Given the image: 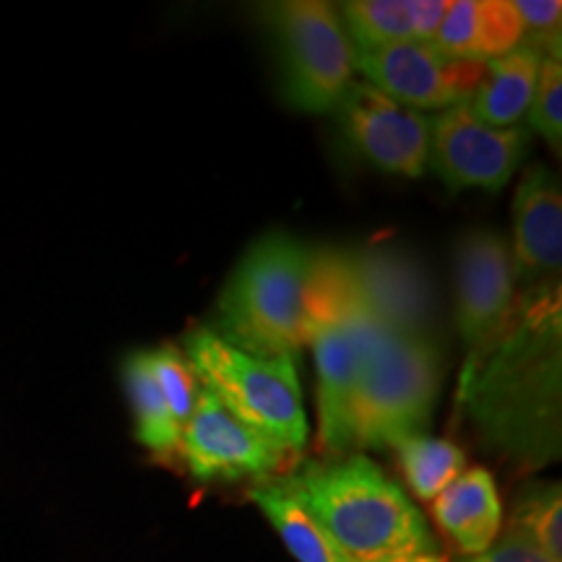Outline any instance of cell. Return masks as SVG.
I'll return each mask as SVG.
<instances>
[{"label":"cell","mask_w":562,"mask_h":562,"mask_svg":"<svg viewBox=\"0 0 562 562\" xmlns=\"http://www.w3.org/2000/svg\"><path fill=\"white\" fill-rule=\"evenodd\" d=\"M385 562H446V560H442L440 554H412V558H396Z\"/></svg>","instance_id":"83f0119b"},{"label":"cell","mask_w":562,"mask_h":562,"mask_svg":"<svg viewBox=\"0 0 562 562\" xmlns=\"http://www.w3.org/2000/svg\"><path fill=\"white\" fill-rule=\"evenodd\" d=\"M355 70L370 87L412 110H451L467 104L487 76V63L446 58L432 45L402 42L357 53Z\"/></svg>","instance_id":"9c48e42d"},{"label":"cell","mask_w":562,"mask_h":562,"mask_svg":"<svg viewBox=\"0 0 562 562\" xmlns=\"http://www.w3.org/2000/svg\"><path fill=\"white\" fill-rule=\"evenodd\" d=\"M393 451L398 456L409 490L425 503H432L456 476L467 472V456L451 440L414 435Z\"/></svg>","instance_id":"44dd1931"},{"label":"cell","mask_w":562,"mask_h":562,"mask_svg":"<svg viewBox=\"0 0 562 562\" xmlns=\"http://www.w3.org/2000/svg\"><path fill=\"white\" fill-rule=\"evenodd\" d=\"M261 16L277 42L286 104L307 115L336 112L357 74L339 9L323 0H281L261 5Z\"/></svg>","instance_id":"8992f818"},{"label":"cell","mask_w":562,"mask_h":562,"mask_svg":"<svg viewBox=\"0 0 562 562\" xmlns=\"http://www.w3.org/2000/svg\"><path fill=\"white\" fill-rule=\"evenodd\" d=\"M456 326L469 351L487 344L516 305V263L501 232H463L453 252Z\"/></svg>","instance_id":"8fae6325"},{"label":"cell","mask_w":562,"mask_h":562,"mask_svg":"<svg viewBox=\"0 0 562 562\" xmlns=\"http://www.w3.org/2000/svg\"><path fill=\"white\" fill-rule=\"evenodd\" d=\"M339 16L355 55L414 42L412 0H349Z\"/></svg>","instance_id":"ffe728a7"},{"label":"cell","mask_w":562,"mask_h":562,"mask_svg":"<svg viewBox=\"0 0 562 562\" xmlns=\"http://www.w3.org/2000/svg\"><path fill=\"white\" fill-rule=\"evenodd\" d=\"M349 263L357 297L378 326L393 334L427 336L435 300L430 279L414 258L393 248H362L349 252Z\"/></svg>","instance_id":"4fadbf2b"},{"label":"cell","mask_w":562,"mask_h":562,"mask_svg":"<svg viewBox=\"0 0 562 562\" xmlns=\"http://www.w3.org/2000/svg\"><path fill=\"white\" fill-rule=\"evenodd\" d=\"M516 5L524 24V42L537 47L544 58H560L562 3L560 0H521Z\"/></svg>","instance_id":"d4e9b609"},{"label":"cell","mask_w":562,"mask_h":562,"mask_svg":"<svg viewBox=\"0 0 562 562\" xmlns=\"http://www.w3.org/2000/svg\"><path fill=\"white\" fill-rule=\"evenodd\" d=\"M529 151V131L490 128L467 108L442 110L430 117V157L427 167L451 191L482 188L501 191L508 186Z\"/></svg>","instance_id":"ba28073f"},{"label":"cell","mask_w":562,"mask_h":562,"mask_svg":"<svg viewBox=\"0 0 562 562\" xmlns=\"http://www.w3.org/2000/svg\"><path fill=\"white\" fill-rule=\"evenodd\" d=\"M149 364L161 389V396L167 402V409H170L175 425L182 432V427L188 425L195 409V402H199V378H195L188 357L175 344H161L157 349H149Z\"/></svg>","instance_id":"603a6c76"},{"label":"cell","mask_w":562,"mask_h":562,"mask_svg":"<svg viewBox=\"0 0 562 562\" xmlns=\"http://www.w3.org/2000/svg\"><path fill=\"white\" fill-rule=\"evenodd\" d=\"M459 562H554L550 554H547L542 547L533 544L529 537H524L521 531L508 529L501 531V537L492 542L490 550L482 554H474V558H461Z\"/></svg>","instance_id":"484cf974"},{"label":"cell","mask_w":562,"mask_h":562,"mask_svg":"<svg viewBox=\"0 0 562 562\" xmlns=\"http://www.w3.org/2000/svg\"><path fill=\"white\" fill-rule=\"evenodd\" d=\"M435 524L463 558L490 550L503 531V503L487 469H467L430 503Z\"/></svg>","instance_id":"2e32d148"},{"label":"cell","mask_w":562,"mask_h":562,"mask_svg":"<svg viewBox=\"0 0 562 562\" xmlns=\"http://www.w3.org/2000/svg\"><path fill=\"white\" fill-rule=\"evenodd\" d=\"M560 375V284L529 286L501 331L469 351L456 402L487 451L544 469L562 453Z\"/></svg>","instance_id":"6da1fadb"},{"label":"cell","mask_w":562,"mask_h":562,"mask_svg":"<svg viewBox=\"0 0 562 562\" xmlns=\"http://www.w3.org/2000/svg\"><path fill=\"white\" fill-rule=\"evenodd\" d=\"M451 0H412L414 9V42L430 45L438 34L442 19H446Z\"/></svg>","instance_id":"4316f807"},{"label":"cell","mask_w":562,"mask_h":562,"mask_svg":"<svg viewBox=\"0 0 562 562\" xmlns=\"http://www.w3.org/2000/svg\"><path fill=\"white\" fill-rule=\"evenodd\" d=\"M529 128L542 136L550 149H562V63L560 58H542L537 76V89L529 104Z\"/></svg>","instance_id":"cb8c5ba5"},{"label":"cell","mask_w":562,"mask_h":562,"mask_svg":"<svg viewBox=\"0 0 562 562\" xmlns=\"http://www.w3.org/2000/svg\"><path fill=\"white\" fill-rule=\"evenodd\" d=\"M383 331L360 300L305 326V344L313 349L318 375V440L328 459L355 451L357 385L364 357Z\"/></svg>","instance_id":"52a82bcc"},{"label":"cell","mask_w":562,"mask_h":562,"mask_svg":"<svg viewBox=\"0 0 562 562\" xmlns=\"http://www.w3.org/2000/svg\"><path fill=\"white\" fill-rule=\"evenodd\" d=\"M248 495L297 562H351L279 476L258 480Z\"/></svg>","instance_id":"ac0fdd59"},{"label":"cell","mask_w":562,"mask_h":562,"mask_svg":"<svg viewBox=\"0 0 562 562\" xmlns=\"http://www.w3.org/2000/svg\"><path fill=\"white\" fill-rule=\"evenodd\" d=\"M311 248L290 232L258 237L216 297L209 326L232 347L258 357H284L305 347V281Z\"/></svg>","instance_id":"3957f363"},{"label":"cell","mask_w":562,"mask_h":562,"mask_svg":"<svg viewBox=\"0 0 562 562\" xmlns=\"http://www.w3.org/2000/svg\"><path fill=\"white\" fill-rule=\"evenodd\" d=\"M180 459L199 482L269 480L286 463L284 448L237 419L209 389L180 432Z\"/></svg>","instance_id":"30bf717a"},{"label":"cell","mask_w":562,"mask_h":562,"mask_svg":"<svg viewBox=\"0 0 562 562\" xmlns=\"http://www.w3.org/2000/svg\"><path fill=\"white\" fill-rule=\"evenodd\" d=\"M510 252L524 290L560 284L562 191L558 175L544 165H531L516 188Z\"/></svg>","instance_id":"5bb4252c"},{"label":"cell","mask_w":562,"mask_h":562,"mask_svg":"<svg viewBox=\"0 0 562 562\" xmlns=\"http://www.w3.org/2000/svg\"><path fill=\"white\" fill-rule=\"evenodd\" d=\"M513 529L539 544L554 562H562V492L560 482H533L513 505Z\"/></svg>","instance_id":"7402d4cb"},{"label":"cell","mask_w":562,"mask_h":562,"mask_svg":"<svg viewBox=\"0 0 562 562\" xmlns=\"http://www.w3.org/2000/svg\"><path fill=\"white\" fill-rule=\"evenodd\" d=\"M344 136L378 170L417 180L430 157V117L355 81L336 108Z\"/></svg>","instance_id":"7c38bea8"},{"label":"cell","mask_w":562,"mask_h":562,"mask_svg":"<svg viewBox=\"0 0 562 562\" xmlns=\"http://www.w3.org/2000/svg\"><path fill=\"white\" fill-rule=\"evenodd\" d=\"M524 42V24L508 0H451L430 45L446 58L495 60Z\"/></svg>","instance_id":"9a60e30c"},{"label":"cell","mask_w":562,"mask_h":562,"mask_svg":"<svg viewBox=\"0 0 562 562\" xmlns=\"http://www.w3.org/2000/svg\"><path fill=\"white\" fill-rule=\"evenodd\" d=\"M123 389L128 396L136 440L157 459H170L180 451V430L175 425L165 396L149 364V349L131 351L123 360Z\"/></svg>","instance_id":"d6986e66"},{"label":"cell","mask_w":562,"mask_h":562,"mask_svg":"<svg viewBox=\"0 0 562 562\" xmlns=\"http://www.w3.org/2000/svg\"><path fill=\"white\" fill-rule=\"evenodd\" d=\"M182 355L203 383L245 425L277 442L286 453L307 446L305 402L297 375V357H258L232 347L209 326H193L182 341Z\"/></svg>","instance_id":"277c9868"},{"label":"cell","mask_w":562,"mask_h":562,"mask_svg":"<svg viewBox=\"0 0 562 562\" xmlns=\"http://www.w3.org/2000/svg\"><path fill=\"white\" fill-rule=\"evenodd\" d=\"M542 58L544 55L537 47L521 42L516 50L503 55V58L487 60V76H484L482 87L463 108L490 128L518 125L533 100Z\"/></svg>","instance_id":"e0dca14e"},{"label":"cell","mask_w":562,"mask_h":562,"mask_svg":"<svg viewBox=\"0 0 562 562\" xmlns=\"http://www.w3.org/2000/svg\"><path fill=\"white\" fill-rule=\"evenodd\" d=\"M442 383L440 351L427 336L383 331L372 341L355 398V448L393 451L427 435Z\"/></svg>","instance_id":"5b68a950"},{"label":"cell","mask_w":562,"mask_h":562,"mask_svg":"<svg viewBox=\"0 0 562 562\" xmlns=\"http://www.w3.org/2000/svg\"><path fill=\"white\" fill-rule=\"evenodd\" d=\"M279 480L351 562L438 554L417 505L368 456L307 461Z\"/></svg>","instance_id":"7a4b0ae2"}]
</instances>
